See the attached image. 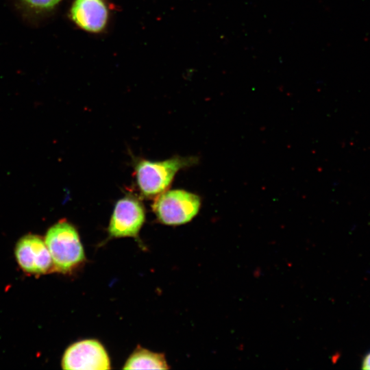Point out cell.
Here are the masks:
<instances>
[{"mask_svg": "<svg viewBox=\"0 0 370 370\" xmlns=\"http://www.w3.org/2000/svg\"><path fill=\"white\" fill-rule=\"evenodd\" d=\"M44 241L51 257L53 271L71 273L85 260L78 232L65 219L50 227Z\"/></svg>", "mask_w": 370, "mask_h": 370, "instance_id": "6da1fadb", "label": "cell"}, {"mask_svg": "<svg viewBox=\"0 0 370 370\" xmlns=\"http://www.w3.org/2000/svg\"><path fill=\"white\" fill-rule=\"evenodd\" d=\"M196 162L195 158L181 156L162 161L137 160L134 169L140 195L147 199L155 198L168 189L180 169L190 166Z\"/></svg>", "mask_w": 370, "mask_h": 370, "instance_id": "7a4b0ae2", "label": "cell"}, {"mask_svg": "<svg viewBox=\"0 0 370 370\" xmlns=\"http://www.w3.org/2000/svg\"><path fill=\"white\" fill-rule=\"evenodd\" d=\"M201 199L184 190H165L154 198L152 210L160 222L177 225L190 221L198 213Z\"/></svg>", "mask_w": 370, "mask_h": 370, "instance_id": "3957f363", "label": "cell"}, {"mask_svg": "<svg viewBox=\"0 0 370 370\" xmlns=\"http://www.w3.org/2000/svg\"><path fill=\"white\" fill-rule=\"evenodd\" d=\"M62 368L72 370H106L110 369V359L103 346L94 339L75 342L64 352Z\"/></svg>", "mask_w": 370, "mask_h": 370, "instance_id": "277c9868", "label": "cell"}, {"mask_svg": "<svg viewBox=\"0 0 370 370\" xmlns=\"http://www.w3.org/2000/svg\"><path fill=\"white\" fill-rule=\"evenodd\" d=\"M145 220V210L136 197L127 195L115 204L108 228L110 237H137Z\"/></svg>", "mask_w": 370, "mask_h": 370, "instance_id": "5b68a950", "label": "cell"}, {"mask_svg": "<svg viewBox=\"0 0 370 370\" xmlns=\"http://www.w3.org/2000/svg\"><path fill=\"white\" fill-rule=\"evenodd\" d=\"M14 255L18 264L25 273L42 275L53 271L50 253L40 236L29 234L21 238L16 243Z\"/></svg>", "mask_w": 370, "mask_h": 370, "instance_id": "8992f818", "label": "cell"}, {"mask_svg": "<svg viewBox=\"0 0 370 370\" xmlns=\"http://www.w3.org/2000/svg\"><path fill=\"white\" fill-rule=\"evenodd\" d=\"M71 15L77 25L92 33L101 32L108 20V10L103 0H75Z\"/></svg>", "mask_w": 370, "mask_h": 370, "instance_id": "52a82bcc", "label": "cell"}, {"mask_svg": "<svg viewBox=\"0 0 370 370\" xmlns=\"http://www.w3.org/2000/svg\"><path fill=\"white\" fill-rule=\"evenodd\" d=\"M124 369H168L164 354L137 348L125 362Z\"/></svg>", "mask_w": 370, "mask_h": 370, "instance_id": "ba28073f", "label": "cell"}, {"mask_svg": "<svg viewBox=\"0 0 370 370\" xmlns=\"http://www.w3.org/2000/svg\"><path fill=\"white\" fill-rule=\"evenodd\" d=\"M28 8L36 11H49L53 9L60 0H21Z\"/></svg>", "mask_w": 370, "mask_h": 370, "instance_id": "9c48e42d", "label": "cell"}, {"mask_svg": "<svg viewBox=\"0 0 370 370\" xmlns=\"http://www.w3.org/2000/svg\"><path fill=\"white\" fill-rule=\"evenodd\" d=\"M362 369H370V352H369L364 357L362 361Z\"/></svg>", "mask_w": 370, "mask_h": 370, "instance_id": "30bf717a", "label": "cell"}]
</instances>
